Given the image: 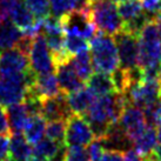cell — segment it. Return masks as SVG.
<instances>
[{"label": "cell", "mask_w": 161, "mask_h": 161, "mask_svg": "<svg viewBox=\"0 0 161 161\" xmlns=\"http://www.w3.org/2000/svg\"><path fill=\"white\" fill-rule=\"evenodd\" d=\"M127 103L126 97L121 93L107 94L94 100L84 116L90 124L95 139L103 138L109 127L118 124Z\"/></svg>", "instance_id": "cell-1"}, {"label": "cell", "mask_w": 161, "mask_h": 161, "mask_svg": "<svg viewBox=\"0 0 161 161\" xmlns=\"http://www.w3.org/2000/svg\"><path fill=\"white\" fill-rule=\"evenodd\" d=\"M90 46L94 71L112 74L119 68V55L114 36L98 32L91 39Z\"/></svg>", "instance_id": "cell-2"}, {"label": "cell", "mask_w": 161, "mask_h": 161, "mask_svg": "<svg viewBox=\"0 0 161 161\" xmlns=\"http://www.w3.org/2000/svg\"><path fill=\"white\" fill-rule=\"evenodd\" d=\"M91 18L99 32L114 36L124 28V21L119 15L115 1L91 0Z\"/></svg>", "instance_id": "cell-3"}, {"label": "cell", "mask_w": 161, "mask_h": 161, "mask_svg": "<svg viewBox=\"0 0 161 161\" xmlns=\"http://www.w3.org/2000/svg\"><path fill=\"white\" fill-rule=\"evenodd\" d=\"M36 74L31 68L19 74L0 76V106H11L23 103Z\"/></svg>", "instance_id": "cell-4"}, {"label": "cell", "mask_w": 161, "mask_h": 161, "mask_svg": "<svg viewBox=\"0 0 161 161\" xmlns=\"http://www.w3.org/2000/svg\"><path fill=\"white\" fill-rule=\"evenodd\" d=\"M139 67L161 64V38L155 20H151L139 33Z\"/></svg>", "instance_id": "cell-5"}, {"label": "cell", "mask_w": 161, "mask_h": 161, "mask_svg": "<svg viewBox=\"0 0 161 161\" xmlns=\"http://www.w3.org/2000/svg\"><path fill=\"white\" fill-rule=\"evenodd\" d=\"M60 23L65 34L81 36L86 40L92 39L99 32L91 18L90 4L76 7L72 12L63 15Z\"/></svg>", "instance_id": "cell-6"}, {"label": "cell", "mask_w": 161, "mask_h": 161, "mask_svg": "<svg viewBox=\"0 0 161 161\" xmlns=\"http://www.w3.org/2000/svg\"><path fill=\"white\" fill-rule=\"evenodd\" d=\"M124 95L130 105L145 111L155 106V103L161 98V82L141 80L130 85Z\"/></svg>", "instance_id": "cell-7"}, {"label": "cell", "mask_w": 161, "mask_h": 161, "mask_svg": "<svg viewBox=\"0 0 161 161\" xmlns=\"http://www.w3.org/2000/svg\"><path fill=\"white\" fill-rule=\"evenodd\" d=\"M94 139L93 130L85 116L80 114H71L68 116L64 141L66 147H86Z\"/></svg>", "instance_id": "cell-8"}, {"label": "cell", "mask_w": 161, "mask_h": 161, "mask_svg": "<svg viewBox=\"0 0 161 161\" xmlns=\"http://www.w3.org/2000/svg\"><path fill=\"white\" fill-rule=\"evenodd\" d=\"M139 36L121 31L114 36L119 55V67L130 71L139 67Z\"/></svg>", "instance_id": "cell-9"}, {"label": "cell", "mask_w": 161, "mask_h": 161, "mask_svg": "<svg viewBox=\"0 0 161 161\" xmlns=\"http://www.w3.org/2000/svg\"><path fill=\"white\" fill-rule=\"evenodd\" d=\"M28 61H30V68L36 75L53 72L54 64L52 53L46 44L45 36L42 33H39L33 38L31 49L28 53Z\"/></svg>", "instance_id": "cell-10"}, {"label": "cell", "mask_w": 161, "mask_h": 161, "mask_svg": "<svg viewBox=\"0 0 161 161\" xmlns=\"http://www.w3.org/2000/svg\"><path fill=\"white\" fill-rule=\"evenodd\" d=\"M118 125L124 130L130 143H133L147 127L145 112L141 108L127 103L119 118Z\"/></svg>", "instance_id": "cell-11"}, {"label": "cell", "mask_w": 161, "mask_h": 161, "mask_svg": "<svg viewBox=\"0 0 161 161\" xmlns=\"http://www.w3.org/2000/svg\"><path fill=\"white\" fill-rule=\"evenodd\" d=\"M30 69L28 55L17 47L0 52V76L24 73Z\"/></svg>", "instance_id": "cell-12"}, {"label": "cell", "mask_w": 161, "mask_h": 161, "mask_svg": "<svg viewBox=\"0 0 161 161\" xmlns=\"http://www.w3.org/2000/svg\"><path fill=\"white\" fill-rule=\"evenodd\" d=\"M61 93L59 82L57 79V75L53 72L44 73V74H38L33 81L31 87L28 88L30 95L39 100H44L47 98H53Z\"/></svg>", "instance_id": "cell-13"}, {"label": "cell", "mask_w": 161, "mask_h": 161, "mask_svg": "<svg viewBox=\"0 0 161 161\" xmlns=\"http://www.w3.org/2000/svg\"><path fill=\"white\" fill-rule=\"evenodd\" d=\"M40 114L46 121L67 120L72 113L67 106L66 94L60 93L57 97L41 100Z\"/></svg>", "instance_id": "cell-14"}, {"label": "cell", "mask_w": 161, "mask_h": 161, "mask_svg": "<svg viewBox=\"0 0 161 161\" xmlns=\"http://www.w3.org/2000/svg\"><path fill=\"white\" fill-rule=\"evenodd\" d=\"M54 71H55V75L58 79L61 93H72L84 86V81L78 76L76 72L71 65V60L54 66Z\"/></svg>", "instance_id": "cell-15"}, {"label": "cell", "mask_w": 161, "mask_h": 161, "mask_svg": "<svg viewBox=\"0 0 161 161\" xmlns=\"http://www.w3.org/2000/svg\"><path fill=\"white\" fill-rule=\"evenodd\" d=\"M97 97L88 87H81L79 90L74 91L72 93L66 94V101L72 114H80L84 115L88 108L92 106Z\"/></svg>", "instance_id": "cell-16"}, {"label": "cell", "mask_w": 161, "mask_h": 161, "mask_svg": "<svg viewBox=\"0 0 161 161\" xmlns=\"http://www.w3.org/2000/svg\"><path fill=\"white\" fill-rule=\"evenodd\" d=\"M87 87L93 92L97 98L107 95V94L116 93L112 74H107L103 72L93 73L87 80Z\"/></svg>", "instance_id": "cell-17"}, {"label": "cell", "mask_w": 161, "mask_h": 161, "mask_svg": "<svg viewBox=\"0 0 161 161\" xmlns=\"http://www.w3.org/2000/svg\"><path fill=\"white\" fill-rule=\"evenodd\" d=\"M11 133H21L30 119V113L24 103H14L6 108Z\"/></svg>", "instance_id": "cell-18"}, {"label": "cell", "mask_w": 161, "mask_h": 161, "mask_svg": "<svg viewBox=\"0 0 161 161\" xmlns=\"http://www.w3.org/2000/svg\"><path fill=\"white\" fill-rule=\"evenodd\" d=\"M33 155V148L23 133H12L9 142V158L17 161H30Z\"/></svg>", "instance_id": "cell-19"}, {"label": "cell", "mask_w": 161, "mask_h": 161, "mask_svg": "<svg viewBox=\"0 0 161 161\" xmlns=\"http://www.w3.org/2000/svg\"><path fill=\"white\" fill-rule=\"evenodd\" d=\"M8 15L11 17L12 23L18 27L23 33L28 31L36 21L34 14L32 13L30 8L27 7L25 3H23V1H19L18 4L11 9Z\"/></svg>", "instance_id": "cell-20"}, {"label": "cell", "mask_w": 161, "mask_h": 161, "mask_svg": "<svg viewBox=\"0 0 161 161\" xmlns=\"http://www.w3.org/2000/svg\"><path fill=\"white\" fill-rule=\"evenodd\" d=\"M134 149L142 157V159L152 155L155 147L158 146L157 130L153 126H147L143 133L134 142Z\"/></svg>", "instance_id": "cell-21"}, {"label": "cell", "mask_w": 161, "mask_h": 161, "mask_svg": "<svg viewBox=\"0 0 161 161\" xmlns=\"http://www.w3.org/2000/svg\"><path fill=\"white\" fill-rule=\"evenodd\" d=\"M21 36L23 32L12 23L11 19H6L0 25V52L15 47Z\"/></svg>", "instance_id": "cell-22"}, {"label": "cell", "mask_w": 161, "mask_h": 161, "mask_svg": "<svg viewBox=\"0 0 161 161\" xmlns=\"http://www.w3.org/2000/svg\"><path fill=\"white\" fill-rule=\"evenodd\" d=\"M46 120L41 114L31 115L24 128V136L31 145H34L40 141L45 135Z\"/></svg>", "instance_id": "cell-23"}, {"label": "cell", "mask_w": 161, "mask_h": 161, "mask_svg": "<svg viewBox=\"0 0 161 161\" xmlns=\"http://www.w3.org/2000/svg\"><path fill=\"white\" fill-rule=\"evenodd\" d=\"M71 65L73 66L74 71L76 72L78 76L84 82L88 80V78L94 73L93 64H92V59H91V54L88 52V49L82 51L76 55H74L71 59Z\"/></svg>", "instance_id": "cell-24"}, {"label": "cell", "mask_w": 161, "mask_h": 161, "mask_svg": "<svg viewBox=\"0 0 161 161\" xmlns=\"http://www.w3.org/2000/svg\"><path fill=\"white\" fill-rule=\"evenodd\" d=\"M33 155L40 158H47V159H53L59 152L60 149L65 146L63 143H58L57 141H54L49 138H42L40 141H38L36 143L33 145Z\"/></svg>", "instance_id": "cell-25"}, {"label": "cell", "mask_w": 161, "mask_h": 161, "mask_svg": "<svg viewBox=\"0 0 161 161\" xmlns=\"http://www.w3.org/2000/svg\"><path fill=\"white\" fill-rule=\"evenodd\" d=\"M116 7H118L119 15L122 19L124 24L132 20L138 14H140L142 12L141 1H139V0H125V1H120V3L116 4Z\"/></svg>", "instance_id": "cell-26"}, {"label": "cell", "mask_w": 161, "mask_h": 161, "mask_svg": "<svg viewBox=\"0 0 161 161\" xmlns=\"http://www.w3.org/2000/svg\"><path fill=\"white\" fill-rule=\"evenodd\" d=\"M66 133V120H53L47 121L45 134L47 138L52 139L58 143H64Z\"/></svg>", "instance_id": "cell-27"}, {"label": "cell", "mask_w": 161, "mask_h": 161, "mask_svg": "<svg viewBox=\"0 0 161 161\" xmlns=\"http://www.w3.org/2000/svg\"><path fill=\"white\" fill-rule=\"evenodd\" d=\"M88 42L86 39L78 36L72 34H65V49L69 57H74L82 51L88 49Z\"/></svg>", "instance_id": "cell-28"}, {"label": "cell", "mask_w": 161, "mask_h": 161, "mask_svg": "<svg viewBox=\"0 0 161 161\" xmlns=\"http://www.w3.org/2000/svg\"><path fill=\"white\" fill-rule=\"evenodd\" d=\"M78 7L76 0H49L51 15L61 18L63 15L72 12Z\"/></svg>", "instance_id": "cell-29"}, {"label": "cell", "mask_w": 161, "mask_h": 161, "mask_svg": "<svg viewBox=\"0 0 161 161\" xmlns=\"http://www.w3.org/2000/svg\"><path fill=\"white\" fill-rule=\"evenodd\" d=\"M24 3L34 14L36 19L44 20L51 14L49 0H24Z\"/></svg>", "instance_id": "cell-30"}, {"label": "cell", "mask_w": 161, "mask_h": 161, "mask_svg": "<svg viewBox=\"0 0 161 161\" xmlns=\"http://www.w3.org/2000/svg\"><path fill=\"white\" fill-rule=\"evenodd\" d=\"M63 161H91L85 147H66Z\"/></svg>", "instance_id": "cell-31"}, {"label": "cell", "mask_w": 161, "mask_h": 161, "mask_svg": "<svg viewBox=\"0 0 161 161\" xmlns=\"http://www.w3.org/2000/svg\"><path fill=\"white\" fill-rule=\"evenodd\" d=\"M141 6L146 13L155 19L161 11V0H141Z\"/></svg>", "instance_id": "cell-32"}, {"label": "cell", "mask_w": 161, "mask_h": 161, "mask_svg": "<svg viewBox=\"0 0 161 161\" xmlns=\"http://www.w3.org/2000/svg\"><path fill=\"white\" fill-rule=\"evenodd\" d=\"M9 134H0V160L7 159L9 155Z\"/></svg>", "instance_id": "cell-33"}, {"label": "cell", "mask_w": 161, "mask_h": 161, "mask_svg": "<svg viewBox=\"0 0 161 161\" xmlns=\"http://www.w3.org/2000/svg\"><path fill=\"white\" fill-rule=\"evenodd\" d=\"M9 133L11 130H9L6 109L4 106H0V134H9Z\"/></svg>", "instance_id": "cell-34"}, {"label": "cell", "mask_w": 161, "mask_h": 161, "mask_svg": "<svg viewBox=\"0 0 161 161\" xmlns=\"http://www.w3.org/2000/svg\"><path fill=\"white\" fill-rule=\"evenodd\" d=\"M124 161H143V159L134 148H127L124 151Z\"/></svg>", "instance_id": "cell-35"}, {"label": "cell", "mask_w": 161, "mask_h": 161, "mask_svg": "<svg viewBox=\"0 0 161 161\" xmlns=\"http://www.w3.org/2000/svg\"><path fill=\"white\" fill-rule=\"evenodd\" d=\"M153 157L155 158V160L161 161V145H159V146L155 147L154 152H153Z\"/></svg>", "instance_id": "cell-36"}, {"label": "cell", "mask_w": 161, "mask_h": 161, "mask_svg": "<svg viewBox=\"0 0 161 161\" xmlns=\"http://www.w3.org/2000/svg\"><path fill=\"white\" fill-rule=\"evenodd\" d=\"M155 23L158 25V30H159V34H160V38H161V11L158 13L157 18H155Z\"/></svg>", "instance_id": "cell-37"}, {"label": "cell", "mask_w": 161, "mask_h": 161, "mask_svg": "<svg viewBox=\"0 0 161 161\" xmlns=\"http://www.w3.org/2000/svg\"><path fill=\"white\" fill-rule=\"evenodd\" d=\"M7 17H8V14L6 13V12H5L4 9H3L1 7H0V25H1V24L4 23L5 20L7 19Z\"/></svg>", "instance_id": "cell-38"}, {"label": "cell", "mask_w": 161, "mask_h": 161, "mask_svg": "<svg viewBox=\"0 0 161 161\" xmlns=\"http://www.w3.org/2000/svg\"><path fill=\"white\" fill-rule=\"evenodd\" d=\"M30 161H52V160L47 159V158H40V157H36V155H32Z\"/></svg>", "instance_id": "cell-39"}, {"label": "cell", "mask_w": 161, "mask_h": 161, "mask_svg": "<svg viewBox=\"0 0 161 161\" xmlns=\"http://www.w3.org/2000/svg\"><path fill=\"white\" fill-rule=\"evenodd\" d=\"M91 0H76V3H78V7H81V6H85V5H88L90 4Z\"/></svg>", "instance_id": "cell-40"}, {"label": "cell", "mask_w": 161, "mask_h": 161, "mask_svg": "<svg viewBox=\"0 0 161 161\" xmlns=\"http://www.w3.org/2000/svg\"><path fill=\"white\" fill-rule=\"evenodd\" d=\"M157 138H158V141H159V142H160V145H161V126H158Z\"/></svg>", "instance_id": "cell-41"}, {"label": "cell", "mask_w": 161, "mask_h": 161, "mask_svg": "<svg viewBox=\"0 0 161 161\" xmlns=\"http://www.w3.org/2000/svg\"><path fill=\"white\" fill-rule=\"evenodd\" d=\"M4 161H17V160H14V159H12V158H7V159H5Z\"/></svg>", "instance_id": "cell-42"}, {"label": "cell", "mask_w": 161, "mask_h": 161, "mask_svg": "<svg viewBox=\"0 0 161 161\" xmlns=\"http://www.w3.org/2000/svg\"><path fill=\"white\" fill-rule=\"evenodd\" d=\"M113 1H115V3H120V1H125V0H113Z\"/></svg>", "instance_id": "cell-43"}, {"label": "cell", "mask_w": 161, "mask_h": 161, "mask_svg": "<svg viewBox=\"0 0 161 161\" xmlns=\"http://www.w3.org/2000/svg\"><path fill=\"white\" fill-rule=\"evenodd\" d=\"M0 161H3V160H0Z\"/></svg>", "instance_id": "cell-44"}, {"label": "cell", "mask_w": 161, "mask_h": 161, "mask_svg": "<svg viewBox=\"0 0 161 161\" xmlns=\"http://www.w3.org/2000/svg\"><path fill=\"white\" fill-rule=\"evenodd\" d=\"M0 1H1V0H0Z\"/></svg>", "instance_id": "cell-45"}]
</instances>
